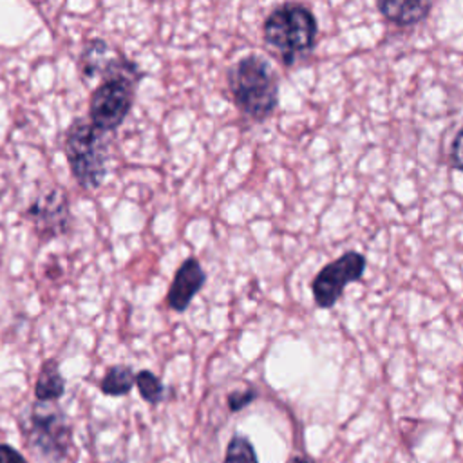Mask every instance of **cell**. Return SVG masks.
Masks as SVG:
<instances>
[{
	"label": "cell",
	"mask_w": 463,
	"mask_h": 463,
	"mask_svg": "<svg viewBox=\"0 0 463 463\" xmlns=\"http://www.w3.org/2000/svg\"><path fill=\"white\" fill-rule=\"evenodd\" d=\"M143 72L123 54L101 76V83L90 94L89 121L101 132L116 130L132 109L137 81Z\"/></svg>",
	"instance_id": "obj_1"
},
{
	"label": "cell",
	"mask_w": 463,
	"mask_h": 463,
	"mask_svg": "<svg viewBox=\"0 0 463 463\" xmlns=\"http://www.w3.org/2000/svg\"><path fill=\"white\" fill-rule=\"evenodd\" d=\"M136 385V374L128 365H112L103 376L99 389L107 396H125Z\"/></svg>",
	"instance_id": "obj_12"
},
{
	"label": "cell",
	"mask_w": 463,
	"mask_h": 463,
	"mask_svg": "<svg viewBox=\"0 0 463 463\" xmlns=\"http://www.w3.org/2000/svg\"><path fill=\"white\" fill-rule=\"evenodd\" d=\"M224 463H259L250 439L244 436H233L226 447Z\"/></svg>",
	"instance_id": "obj_14"
},
{
	"label": "cell",
	"mask_w": 463,
	"mask_h": 463,
	"mask_svg": "<svg viewBox=\"0 0 463 463\" xmlns=\"http://www.w3.org/2000/svg\"><path fill=\"white\" fill-rule=\"evenodd\" d=\"M257 392L255 389H246V391H235V392H230L228 394V407L230 411H241L244 409L246 405H250L253 400H255Z\"/></svg>",
	"instance_id": "obj_15"
},
{
	"label": "cell",
	"mask_w": 463,
	"mask_h": 463,
	"mask_svg": "<svg viewBox=\"0 0 463 463\" xmlns=\"http://www.w3.org/2000/svg\"><path fill=\"white\" fill-rule=\"evenodd\" d=\"M365 266V257L354 250L345 251L338 259L326 264L311 282L315 304L322 309L333 307L342 297L344 288L362 279Z\"/></svg>",
	"instance_id": "obj_6"
},
{
	"label": "cell",
	"mask_w": 463,
	"mask_h": 463,
	"mask_svg": "<svg viewBox=\"0 0 463 463\" xmlns=\"http://www.w3.org/2000/svg\"><path fill=\"white\" fill-rule=\"evenodd\" d=\"M450 159L458 170L463 172V128L456 134L450 146Z\"/></svg>",
	"instance_id": "obj_16"
},
{
	"label": "cell",
	"mask_w": 463,
	"mask_h": 463,
	"mask_svg": "<svg viewBox=\"0 0 463 463\" xmlns=\"http://www.w3.org/2000/svg\"><path fill=\"white\" fill-rule=\"evenodd\" d=\"M65 156L80 186L98 188L107 174L109 150L101 132L87 119L76 118L65 132Z\"/></svg>",
	"instance_id": "obj_5"
},
{
	"label": "cell",
	"mask_w": 463,
	"mask_h": 463,
	"mask_svg": "<svg viewBox=\"0 0 463 463\" xmlns=\"http://www.w3.org/2000/svg\"><path fill=\"white\" fill-rule=\"evenodd\" d=\"M317 18L300 4H284L273 9L262 25L264 40L277 49L284 63L291 65L297 54L313 49L317 40Z\"/></svg>",
	"instance_id": "obj_4"
},
{
	"label": "cell",
	"mask_w": 463,
	"mask_h": 463,
	"mask_svg": "<svg viewBox=\"0 0 463 463\" xmlns=\"http://www.w3.org/2000/svg\"><path fill=\"white\" fill-rule=\"evenodd\" d=\"M27 219L40 239L49 241L69 230V203L60 188L43 192L29 208Z\"/></svg>",
	"instance_id": "obj_7"
},
{
	"label": "cell",
	"mask_w": 463,
	"mask_h": 463,
	"mask_svg": "<svg viewBox=\"0 0 463 463\" xmlns=\"http://www.w3.org/2000/svg\"><path fill=\"white\" fill-rule=\"evenodd\" d=\"M206 280L204 269L201 268L199 260L190 257L186 259L175 271L174 280L170 284L166 302L174 311H184L192 298L199 293Z\"/></svg>",
	"instance_id": "obj_8"
},
{
	"label": "cell",
	"mask_w": 463,
	"mask_h": 463,
	"mask_svg": "<svg viewBox=\"0 0 463 463\" xmlns=\"http://www.w3.org/2000/svg\"><path fill=\"white\" fill-rule=\"evenodd\" d=\"M378 11L392 24L398 25H412L425 20L432 9L430 2H409V0H394V2H378Z\"/></svg>",
	"instance_id": "obj_10"
},
{
	"label": "cell",
	"mask_w": 463,
	"mask_h": 463,
	"mask_svg": "<svg viewBox=\"0 0 463 463\" xmlns=\"http://www.w3.org/2000/svg\"><path fill=\"white\" fill-rule=\"evenodd\" d=\"M228 87L237 109L255 121L266 119L279 101V80L259 54H248L228 71Z\"/></svg>",
	"instance_id": "obj_2"
},
{
	"label": "cell",
	"mask_w": 463,
	"mask_h": 463,
	"mask_svg": "<svg viewBox=\"0 0 463 463\" xmlns=\"http://www.w3.org/2000/svg\"><path fill=\"white\" fill-rule=\"evenodd\" d=\"M288 463H315L309 456H304V454H295L288 459Z\"/></svg>",
	"instance_id": "obj_18"
},
{
	"label": "cell",
	"mask_w": 463,
	"mask_h": 463,
	"mask_svg": "<svg viewBox=\"0 0 463 463\" xmlns=\"http://www.w3.org/2000/svg\"><path fill=\"white\" fill-rule=\"evenodd\" d=\"M27 449L42 463H61L72 445V427L54 402H36L22 427Z\"/></svg>",
	"instance_id": "obj_3"
},
{
	"label": "cell",
	"mask_w": 463,
	"mask_h": 463,
	"mask_svg": "<svg viewBox=\"0 0 463 463\" xmlns=\"http://www.w3.org/2000/svg\"><path fill=\"white\" fill-rule=\"evenodd\" d=\"M0 463H27V459L16 449L0 443Z\"/></svg>",
	"instance_id": "obj_17"
},
{
	"label": "cell",
	"mask_w": 463,
	"mask_h": 463,
	"mask_svg": "<svg viewBox=\"0 0 463 463\" xmlns=\"http://www.w3.org/2000/svg\"><path fill=\"white\" fill-rule=\"evenodd\" d=\"M65 392V380L60 373L58 362L56 360H47L43 362L36 385H34V396L36 402H56L61 398Z\"/></svg>",
	"instance_id": "obj_11"
},
{
	"label": "cell",
	"mask_w": 463,
	"mask_h": 463,
	"mask_svg": "<svg viewBox=\"0 0 463 463\" xmlns=\"http://www.w3.org/2000/svg\"><path fill=\"white\" fill-rule=\"evenodd\" d=\"M136 385H137V391H139L141 398L145 402L152 403V405L159 403L163 400V396H165V387H163L161 380L154 373H150L146 369H143V371H139L136 374Z\"/></svg>",
	"instance_id": "obj_13"
},
{
	"label": "cell",
	"mask_w": 463,
	"mask_h": 463,
	"mask_svg": "<svg viewBox=\"0 0 463 463\" xmlns=\"http://www.w3.org/2000/svg\"><path fill=\"white\" fill-rule=\"evenodd\" d=\"M121 56V52L110 47L105 40H90L80 56V74L83 80H92L96 76H103L114 61Z\"/></svg>",
	"instance_id": "obj_9"
}]
</instances>
